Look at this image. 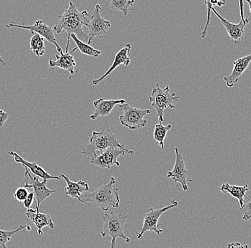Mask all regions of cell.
<instances>
[{
    "mask_svg": "<svg viewBox=\"0 0 251 248\" xmlns=\"http://www.w3.org/2000/svg\"><path fill=\"white\" fill-rule=\"evenodd\" d=\"M90 17L88 11L79 12L76 5L72 1H70L68 8L64 11L62 15H59V20L54 25L53 29L57 34L65 32L68 34L66 51H69L71 34H75L78 40L82 42H88L89 35L88 32L83 30V27L86 26L89 23Z\"/></svg>",
    "mask_w": 251,
    "mask_h": 248,
    "instance_id": "cell-1",
    "label": "cell"
},
{
    "mask_svg": "<svg viewBox=\"0 0 251 248\" xmlns=\"http://www.w3.org/2000/svg\"><path fill=\"white\" fill-rule=\"evenodd\" d=\"M116 180L111 177L109 183H106L97 188L95 191L86 194H82L78 198L79 202H90L94 207L101 208L104 212H107L110 208H117L120 203L118 189L114 188Z\"/></svg>",
    "mask_w": 251,
    "mask_h": 248,
    "instance_id": "cell-2",
    "label": "cell"
},
{
    "mask_svg": "<svg viewBox=\"0 0 251 248\" xmlns=\"http://www.w3.org/2000/svg\"><path fill=\"white\" fill-rule=\"evenodd\" d=\"M124 147L125 145L118 139L117 136L110 130L101 132H92L89 144H86L81 154L86 155L89 160L95 159L106 149L110 147Z\"/></svg>",
    "mask_w": 251,
    "mask_h": 248,
    "instance_id": "cell-3",
    "label": "cell"
},
{
    "mask_svg": "<svg viewBox=\"0 0 251 248\" xmlns=\"http://www.w3.org/2000/svg\"><path fill=\"white\" fill-rule=\"evenodd\" d=\"M131 218L133 217L122 214V213L115 214L113 212H111L110 214L106 213L103 217V229L100 231V233L103 238L106 236L111 237V242L110 243L109 248H116V240L118 238H123L126 243H129V238L126 236L124 232V227H125L126 220Z\"/></svg>",
    "mask_w": 251,
    "mask_h": 248,
    "instance_id": "cell-4",
    "label": "cell"
},
{
    "mask_svg": "<svg viewBox=\"0 0 251 248\" xmlns=\"http://www.w3.org/2000/svg\"><path fill=\"white\" fill-rule=\"evenodd\" d=\"M149 100L151 105L156 111L158 120L160 122H162L164 121L165 110L168 108L175 109L174 102L179 100V97L176 95L175 92H171L169 86H167L164 89H161L159 87V84L157 83L156 87L152 89Z\"/></svg>",
    "mask_w": 251,
    "mask_h": 248,
    "instance_id": "cell-5",
    "label": "cell"
},
{
    "mask_svg": "<svg viewBox=\"0 0 251 248\" xmlns=\"http://www.w3.org/2000/svg\"><path fill=\"white\" fill-rule=\"evenodd\" d=\"M119 108L124 112V114L119 117V122L122 125L130 130H138L147 126L148 124V121L145 120L144 117L151 113L150 110L133 108L126 103L119 105Z\"/></svg>",
    "mask_w": 251,
    "mask_h": 248,
    "instance_id": "cell-6",
    "label": "cell"
},
{
    "mask_svg": "<svg viewBox=\"0 0 251 248\" xmlns=\"http://www.w3.org/2000/svg\"><path fill=\"white\" fill-rule=\"evenodd\" d=\"M170 205L164 207V208L156 209V210L153 208H149L146 210L144 216L143 227H141V231L136 232L137 239H141L146 232H154L157 235L162 233L163 230L158 228V227L161 225V223H158L160 217L165 212L176 208L178 205V202L176 200H170Z\"/></svg>",
    "mask_w": 251,
    "mask_h": 248,
    "instance_id": "cell-7",
    "label": "cell"
},
{
    "mask_svg": "<svg viewBox=\"0 0 251 248\" xmlns=\"http://www.w3.org/2000/svg\"><path fill=\"white\" fill-rule=\"evenodd\" d=\"M239 4L240 14H241V22L238 23V24L230 23L228 20H226L224 17L220 15L218 13L217 11L214 9V7H212L211 8V11H213V13L219 19L221 24L224 25L230 38L231 39V40H233L236 45L241 44L243 38H244L245 28H246V25L249 23L251 19V17L249 16H248L246 18L244 17V4H243V1H242V0L239 1Z\"/></svg>",
    "mask_w": 251,
    "mask_h": 248,
    "instance_id": "cell-8",
    "label": "cell"
},
{
    "mask_svg": "<svg viewBox=\"0 0 251 248\" xmlns=\"http://www.w3.org/2000/svg\"><path fill=\"white\" fill-rule=\"evenodd\" d=\"M25 169V183L23 187L28 189H33V193L35 197L36 210H39V206L44 200H46L47 197H50L53 193H56L55 190H50L47 188V180H43L40 182L39 177H33L29 172V169L23 166Z\"/></svg>",
    "mask_w": 251,
    "mask_h": 248,
    "instance_id": "cell-9",
    "label": "cell"
},
{
    "mask_svg": "<svg viewBox=\"0 0 251 248\" xmlns=\"http://www.w3.org/2000/svg\"><path fill=\"white\" fill-rule=\"evenodd\" d=\"M101 12V6L100 4H97L92 16L90 17V21L86 25L88 28L89 40H88L87 44L89 45L92 43L94 37L101 38L106 34L111 27L110 22L105 20L102 16Z\"/></svg>",
    "mask_w": 251,
    "mask_h": 248,
    "instance_id": "cell-10",
    "label": "cell"
},
{
    "mask_svg": "<svg viewBox=\"0 0 251 248\" xmlns=\"http://www.w3.org/2000/svg\"><path fill=\"white\" fill-rule=\"evenodd\" d=\"M126 153L131 155H134L133 150L126 148L125 147H110L102 152L101 155L97 156L95 159L91 160V164L103 169H110L114 165L119 167L120 166V163L118 162V158L119 156H123Z\"/></svg>",
    "mask_w": 251,
    "mask_h": 248,
    "instance_id": "cell-11",
    "label": "cell"
},
{
    "mask_svg": "<svg viewBox=\"0 0 251 248\" xmlns=\"http://www.w3.org/2000/svg\"><path fill=\"white\" fill-rule=\"evenodd\" d=\"M7 28H21V29H28L30 30L31 32L38 34L41 37H43L49 43L54 45L56 47V50L59 53H62V49L59 46V44L56 42L54 36V31L53 28L48 26L46 23L42 22V20H37L32 25H22L16 24L14 22H10L9 24L6 25Z\"/></svg>",
    "mask_w": 251,
    "mask_h": 248,
    "instance_id": "cell-12",
    "label": "cell"
},
{
    "mask_svg": "<svg viewBox=\"0 0 251 248\" xmlns=\"http://www.w3.org/2000/svg\"><path fill=\"white\" fill-rule=\"evenodd\" d=\"M176 161L174 168L169 171L166 175L167 178H171L175 183H180L183 191H188V182H191V179L188 178L189 172L186 168L184 160L182 155L179 153L178 147H175Z\"/></svg>",
    "mask_w": 251,
    "mask_h": 248,
    "instance_id": "cell-13",
    "label": "cell"
},
{
    "mask_svg": "<svg viewBox=\"0 0 251 248\" xmlns=\"http://www.w3.org/2000/svg\"><path fill=\"white\" fill-rule=\"evenodd\" d=\"M251 62V54L242 56L233 62V69L231 74L224 78L227 87H233L238 83L245 71L247 70Z\"/></svg>",
    "mask_w": 251,
    "mask_h": 248,
    "instance_id": "cell-14",
    "label": "cell"
},
{
    "mask_svg": "<svg viewBox=\"0 0 251 248\" xmlns=\"http://www.w3.org/2000/svg\"><path fill=\"white\" fill-rule=\"evenodd\" d=\"M126 103L125 100H105L104 98H99L93 102L95 111L89 118L94 120L99 117H106L109 115L117 105H122Z\"/></svg>",
    "mask_w": 251,
    "mask_h": 248,
    "instance_id": "cell-15",
    "label": "cell"
},
{
    "mask_svg": "<svg viewBox=\"0 0 251 248\" xmlns=\"http://www.w3.org/2000/svg\"><path fill=\"white\" fill-rule=\"evenodd\" d=\"M131 45H130L129 43H126L125 46L123 48L121 49V50L118 52L117 55H116L114 62H113L109 70L105 72L104 75H102L101 78H99V79L92 80V84H94V85L98 84L100 82H101L102 80H104L106 77L111 75V72L114 71L119 66L122 65V64H125L126 66L129 65L130 62H131V59H130L129 56H128V53L131 51Z\"/></svg>",
    "mask_w": 251,
    "mask_h": 248,
    "instance_id": "cell-16",
    "label": "cell"
},
{
    "mask_svg": "<svg viewBox=\"0 0 251 248\" xmlns=\"http://www.w3.org/2000/svg\"><path fill=\"white\" fill-rule=\"evenodd\" d=\"M26 216L37 227L39 235H44L42 229L45 227H49L51 230L54 229V224L50 215L40 213L39 210L36 209L30 208L26 212Z\"/></svg>",
    "mask_w": 251,
    "mask_h": 248,
    "instance_id": "cell-17",
    "label": "cell"
},
{
    "mask_svg": "<svg viewBox=\"0 0 251 248\" xmlns=\"http://www.w3.org/2000/svg\"><path fill=\"white\" fill-rule=\"evenodd\" d=\"M77 48H74L70 53L66 51L65 53H61L60 55H56V60L50 59L49 65L51 68L59 67L62 70L70 72L71 75H75V67L76 66V62L75 60V56L72 55V53L76 51Z\"/></svg>",
    "mask_w": 251,
    "mask_h": 248,
    "instance_id": "cell-18",
    "label": "cell"
},
{
    "mask_svg": "<svg viewBox=\"0 0 251 248\" xmlns=\"http://www.w3.org/2000/svg\"><path fill=\"white\" fill-rule=\"evenodd\" d=\"M9 155L14 157L15 158V161L17 163H20V164L23 165V166L26 167V168L29 169V171L34 175V176L37 177H40V178L43 179V180H59L61 177L53 176V175H50L48 172H46L42 167L38 165L35 162L33 163H29V162L26 161V160H24L21 156L16 153V152L9 150Z\"/></svg>",
    "mask_w": 251,
    "mask_h": 248,
    "instance_id": "cell-19",
    "label": "cell"
},
{
    "mask_svg": "<svg viewBox=\"0 0 251 248\" xmlns=\"http://www.w3.org/2000/svg\"><path fill=\"white\" fill-rule=\"evenodd\" d=\"M249 185H245L243 186H237V185H230L229 183H224L219 187V190L221 192L228 193L231 197L237 199L239 202L241 210H243L245 203L249 200V197L246 195V193L249 191Z\"/></svg>",
    "mask_w": 251,
    "mask_h": 248,
    "instance_id": "cell-20",
    "label": "cell"
},
{
    "mask_svg": "<svg viewBox=\"0 0 251 248\" xmlns=\"http://www.w3.org/2000/svg\"><path fill=\"white\" fill-rule=\"evenodd\" d=\"M64 179L67 183V187L64 188V193L67 195L70 196L72 198H78L82 195V193L89 191V186L85 182L79 180L78 182H72L70 179L66 175H62L60 176Z\"/></svg>",
    "mask_w": 251,
    "mask_h": 248,
    "instance_id": "cell-21",
    "label": "cell"
},
{
    "mask_svg": "<svg viewBox=\"0 0 251 248\" xmlns=\"http://www.w3.org/2000/svg\"><path fill=\"white\" fill-rule=\"evenodd\" d=\"M70 38L75 41L76 43L77 50H79L82 54L86 55L92 56V57L97 58L101 54V51L100 50H96L93 47L90 46L87 43L82 42L78 40V37L75 34H71Z\"/></svg>",
    "mask_w": 251,
    "mask_h": 248,
    "instance_id": "cell-22",
    "label": "cell"
},
{
    "mask_svg": "<svg viewBox=\"0 0 251 248\" xmlns=\"http://www.w3.org/2000/svg\"><path fill=\"white\" fill-rule=\"evenodd\" d=\"M31 34H32V36H31L30 44H29L30 50L37 56H43L45 55V50H46L45 39L36 33L31 32Z\"/></svg>",
    "mask_w": 251,
    "mask_h": 248,
    "instance_id": "cell-23",
    "label": "cell"
},
{
    "mask_svg": "<svg viewBox=\"0 0 251 248\" xmlns=\"http://www.w3.org/2000/svg\"><path fill=\"white\" fill-rule=\"evenodd\" d=\"M172 128V125H169L164 126L162 125V122L156 124L154 127V131H153V139L158 142L160 147L163 150H164V139L166 138L168 132Z\"/></svg>",
    "mask_w": 251,
    "mask_h": 248,
    "instance_id": "cell-24",
    "label": "cell"
},
{
    "mask_svg": "<svg viewBox=\"0 0 251 248\" xmlns=\"http://www.w3.org/2000/svg\"><path fill=\"white\" fill-rule=\"evenodd\" d=\"M134 2V0H111L109 7L110 9L119 11L123 14L124 16H126L128 11L133 10V9L131 8V6Z\"/></svg>",
    "mask_w": 251,
    "mask_h": 248,
    "instance_id": "cell-25",
    "label": "cell"
},
{
    "mask_svg": "<svg viewBox=\"0 0 251 248\" xmlns=\"http://www.w3.org/2000/svg\"><path fill=\"white\" fill-rule=\"evenodd\" d=\"M29 225V224H25V225H20L17 227V229L14 230H0V248H7V246L9 244L12 237L17 232L26 228Z\"/></svg>",
    "mask_w": 251,
    "mask_h": 248,
    "instance_id": "cell-26",
    "label": "cell"
},
{
    "mask_svg": "<svg viewBox=\"0 0 251 248\" xmlns=\"http://www.w3.org/2000/svg\"><path fill=\"white\" fill-rule=\"evenodd\" d=\"M204 4H206L207 8H208V12H208V19H207L206 24H205L203 32L201 33L202 38H204L207 34V28H208V25H209L212 7H213L214 5L217 6L218 1H204Z\"/></svg>",
    "mask_w": 251,
    "mask_h": 248,
    "instance_id": "cell-27",
    "label": "cell"
},
{
    "mask_svg": "<svg viewBox=\"0 0 251 248\" xmlns=\"http://www.w3.org/2000/svg\"><path fill=\"white\" fill-rule=\"evenodd\" d=\"M29 193L27 189L22 185V186L18 187V188L16 189L15 192L14 193V197H15L16 200L18 201V202H23L24 201L26 200Z\"/></svg>",
    "mask_w": 251,
    "mask_h": 248,
    "instance_id": "cell-28",
    "label": "cell"
},
{
    "mask_svg": "<svg viewBox=\"0 0 251 248\" xmlns=\"http://www.w3.org/2000/svg\"><path fill=\"white\" fill-rule=\"evenodd\" d=\"M243 209L242 219L245 221L249 220L251 219V197L245 203Z\"/></svg>",
    "mask_w": 251,
    "mask_h": 248,
    "instance_id": "cell-29",
    "label": "cell"
},
{
    "mask_svg": "<svg viewBox=\"0 0 251 248\" xmlns=\"http://www.w3.org/2000/svg\"><path fill=\"white\" fill-rule=\"evenodd\" d=\"M34 194L33 192H30L28 194L27 197H26V200L24 201V206L25 208L27 209H30L31 205H32L33 202H34Z\"/></svg>",
    "mask_w": 251,
    "mask_h": 248,
    "instance_id": "cell-30",
    "label": "cell"
},
{
    "mask_svg": "<svg viewBox=\"0 0 251 248\" xmlns=\"http://www.w3.org/2000/svg\"><path fill=\"white\" fill-rule=\"evenodd\" d=\"M8 118H9V114L4 112L3 110H0V128H2Z\"/></svg>",
    "mask_w": 251,
    "mask_h": 248,
    "instance_id": "cell-31",
    "label": "cell"
},
{
    "mask_svg": "<svg viewBox=\"0 0 251 248\" xmlns=\"http://www.w3.org/2000/svg\"><path fill=\"white\" fill-rule=\"evenodd\" d=\"M227 248H249V246L247 245L246 246H242L241 243L238 242H235V243H229L227 245Z\"/></svg>",
    "mask_w": 251,
    "mask_h": 248,
    "instance_id": "cell-32",
    "label": "cell"
},
{
    "mask_svg": "<svg viewBox=\"0 0 251 248\" xmlns=\"http://www.w3.org/2000/svg\"><path fill=\"white\" fill-rule=\"evenodd\" d=\"M0 64H1V65L3 66L5 65V62H4V58H3L1 53H0Z\"/></svg>",
    "mask_w": 251,
    "mask_h": 248,
    "instance_id": "cell-33",
    "label": "cell"
},
{
    "mask_svg": "<svg viewBox=\"0 0 251 248\" xmlns=\"http://www.w3.org/2000/svg\"><path fill=\"white\" fill-rule=\"evenodd\" d=\"M246 2L247 3L248 5H249V9H250V12L251 14V0H247V1H246Z\"/></svg>",
    "mask_w": 251,
    "mask_h": 248,
    "instance_id": "cell-34",
    "label": "cell"
},
{
    "mask_svg": "<svg viewBox=\"0 0 251 248\" xmlns=\"http://www.w3.org/2000/svg\"><path fill=\"white\" fill-rule=\"evenodd\" d=\"M26 230H27L28 231H30V230H31L30 224H29V225L27 227H26Z\"/></svg>",
    "mask_w": 251,
    "mask_h": 248,
    "instance_id": "cell-35",
    "label": "cell"
}]
</instances>
